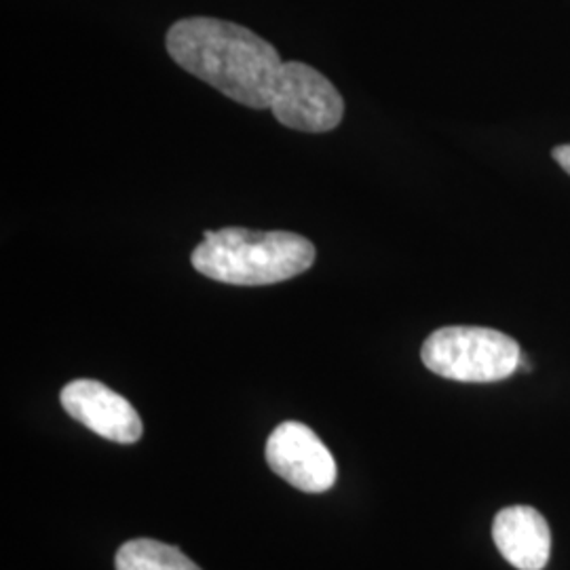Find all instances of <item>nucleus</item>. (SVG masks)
I'll use <instances>...</instances> for the list:
<instances>
[{
  "mask_svg": "<svg viewBox=\"0 0 570 570\" xmlns=\"http://www.w3.org/2000/svg\"><path fill=\"white\" fill-rule=\"evenodd\" d=\"M167 53L186 72L254 110L271 108L285 61L249 28L216 18L176 21L165 37Z\"/></svg>",
  "mask_w": 570,
  "mask_h": 570,
  "instance_id": "obj_1",
  "label": "nucleus"
},
{
  "mask_svg": "<svg viewBox=\"0 0 570 570\" xmlns=\"http://www.w3.org/2000/svg\"><path fill=\"white\" fill-rule=\"evenodd\" d=\"M315 256V245L303 235L226 226L205 230L190 261L202 275L220 284L271 285L303 275Z\"/></svg>",
  "mask_w": 570,
  "mask_h": 570,
  "instance_id": "obj_2",
  "label": "nucleus"
},
{
  "mask_svg": "<svg viewBox=\"0 0 570 570\" xmlns=\"http://www.w3.org/2000/svg\"><path fill=\"white\" fill-rule=\"evenodd\" d=\"M520 357V345L490 327H440L421 348V360L428 370L456 383L505 381L518 372Z\"/></svg>",
  "mask_w": 570,
  "mask_h": 570,
  "instance_id": "obj_3",
  "label": "nucleus"
},
{
  "mask_svg": "<svg viewBox=\"0 0 570 570\" xmlns=\"http://www.w3.org/2000/svg\"><path fill=\"white\" fill-rule=\"evenodd\" d=\"M271 110L284 127L306 134H326L343 121L345 102L338 89L320 70L303 61H285Z\"/></svg>",
  "mask_w": 570,
  "mask_h": 570,
  "instance_id": "obj_4",
  "label": "nucleus"
},
{
  "mask_svg": "<svg viewBox=\"0 0 570 570\" xmlns=\"http://www.w3.org/2000/svg\"><path fill=\"white\" fill-rule=\"evenodd\" d=\"M266 463L279 478L303 492H326L336 482V461L311 428L287 421L266 442Z\"/></svg>",
  "mask_w": 570,
  "mask_h": 570,
  "instance_id": "obj_5",
  "label": "nucleus"
},
{
  "mask_svg": "<svg viewBox=\"0 0 570 570\" xmlns=\"http://www.w3.org/2000/svg\"><path fill=\"white\" fill-rule=\"evenodd\" d=\"M61 406L104 440L134 444L142 438V421L122 395L98 381H72L61 389Z\"/></svg>",
  "mask_w": 570,
  "mask_h": 570,
  "instance_id": "obj_6",
  "label": "nucleus"
},
{
  "mask_svg": "<svg viewBox=\"0 0 570 570\" xmlns=\"http://www.w3.org/2000/svg\"><path fill=\"white\" fill-rule=\"evenodd\" d=\"M492 539L501 556L518 570H543L550 562V524L530 505L499 511L492 522Z\"/></svg>",
  "mask_w": 570,
  "mask_h": 570,
  "instance_id": "obj_7",
  "label": "nucleus"
},
{
  "mask_svg": "<svg viewBox=\"0 0 570 570\" xmlns=\"http://www.w3.org/2000/svg\"><path fill=\"white\" fill-rule=\"evenodd\" d=\"M117 570H202L183 551L155 539L127 541L115 558Z\"/></svg>",
  "mask_w": 570,
  "mask_h": 570,
  "instance_id": "obj_8",
  "label": "nucleus"
},
{
  "mask_svg": "<svg viewBox=\"0 0 570 570\" xmlns=\"http://www.w3.org/2000/svg\"><path fill=\"white\" fill-rule=\"evenodd\" d=\"M553 159L560 164V167L567 171L570 176V144H562V146H556L553 148Z\"/></svg>",
  "mask_w": 570,
  "mask_h": 570,
  "instance_id": "obj_9",
  "label": "nucleus"
}]
</instances>
